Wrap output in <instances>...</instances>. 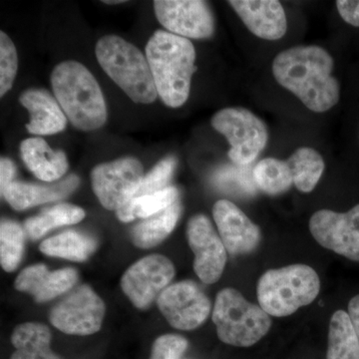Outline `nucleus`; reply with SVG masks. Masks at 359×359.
<instances>
[{
	"label": "nucleus",
	"mask_w": 359,
	"mask_h": 359,
	"mask_svg": "<svg viewBox=\"0 0 359 359\" xmlns=\"http://www.w3.org/2000/svg\"><path fill=\"white\" fill-rule=\"evenodd\" d=\"M327 359H359V337L346 311H335L328 330Z\"/></svg>",
	"instance_id": "obj_23"
},
{
	"label": "nucleus",
	"mask_w": 359,
	"mask_h": 359,
	"mask_svg": "<svg viewBox=\"0 0 359 359\" xmlns=\"http://www.w3.org/2000/svg\"><path fill=\"white\" fill-rule=\"evenodd\" d=\"M176 165L177 161L174 157H168L160 161L146 176H144L131 200L160 192L168 188V184L173 176Z\"/></svg>",
	"instance_id": "obj_31"
},
{
	"label": "nucleus",
	"mask_w": 359,
	"mask_h": 359,
	"mask_svg": "<svg viewBox=\"0 0 359 359\" xmlns=\"http://www.w3.org/2000/svg\"><path fill=\"white\" fill-rule=\"evenodd\" d=\"M79 178L75 175L49 185L14 181L1 195L14 210L23 211L35 205L65 199L79 186Z\"/></svg>",
	"instance_id": "obj_18"
},
{
	"label": "nucleus",
	"mask_w": 359,
	"mask_h": 359,
	"mask_svg": "<svg viewBox=\"0 0 359 359\" xmlns=\"http://www.w3.org/2000/svg\"><path fill=\"white\" fill-rule=\"evenodd\" d=\"M156 16L170 33L184 39H209L214 33V18L207 2L200 0H157Z\"/></svg>",
	"instance_id": "obj_14"
},
{
	"label": "nucleus",
	"mask_w": 359,
	"mask_h": 359,
	"mask_svg": "<svg viewBox=\"0 0 359 359\" xmlns=\"http://www.w3.org/2000/svg\"><path fill=\"white\" fill-rule=\"evenodd\" d=\"M179 196V190L176 187H168L160 192L130 201L116 211V214L118 219L124 223H129L136 219H147L178 202Z\"/></svg>",
	"instance_id": "obj_27"
},
{
	"label": "nucleus",
	"mask_w": 359,
	"mask_h": 359,
	"mask_svg": "<svg viewBox=\"0 0 359 359\" xmlns=\"http://www.w3.org/2000/svg\"><path fill=\"white\" fill-rule=\"evenodd\" d=\"M249 166H224L219 169L212 176V183L219 190L238 197H252L257 192L252 172Z\"/></svg>",
	"instance_id": "obj_30"
},
{
	"label": "nucleus",
	"mask_w": 359,
	"mask_h": 359,
	"mask_svg": "<svg viewBox=\"0 0 359 359\" xmlns=\"http://www.w3.org/2000/svg\"><path fill=\"white\" fill-rule=\"evenodd\" d=\"M51 85L61 109L76 128L93 131L105 124L107 109L102 91L81 63L65 61L56 66Z\"/></svg>",
	"instance_id": "obj_3"
},
{
	"label": "nucleus",
	"mask_w": 359,
	"mask_h": 359,
	"mask_svg": "<svg viewBox=\"0 0 359 359\" xmlns=\"http://www.w3.org/2000/svg\"><path fill=\"white\" fill-rule=\"evenodd\" d=\"M257 188L269 195H280L290 190L294 180L287 162L276 158L259 161L252 169Z\"/></svg>",
	"instance_id": "obj_28"
},
{
	"label": "nucleus",
	"mask_w": 359,
	"mask_h": 359,
	"mask_svg": "<svg viewBox=\"0 0 359 359\" xmlns=\"http://www.w3.org/2000/svg\"><path fill=\"white\" fill-rule=\"evenodd\" d=\"M212 126L231 145L228 155L238 166H250L263 152L269 132L263 120L245 108H224L214 115Z\"/></svg>",
	"instance_id": "obj_7"
},
{
	"label": "nucleus",
	"mask_w": 359,
	"mask_h": 359,
	"mask_svg": "<svg viewBox=\"0 0 359 359\" xmlns=\"http://www.w3.org/2000/svg\"><path fill=\"white\" fill-rule=\"evenodd\" d=\"M86 214L82 208L71 204H59L45 210L41 214L25 222V231L32 240H39L48 231L59 226H70L81 222Z\"/></svg>",
	"instance_id": "obj_25"
},
{
	"label": "nucleus",
	"mask_w": 359,
	"mask_h": 359,
	"mask_svg": "<svg viewBox=\"0 0 359 359\" xmlns=\"http://www.w3.org/2000/svg\"><path fill=\"white\" fill-rule=\"evenodd\" d=\"M297 190L309 193L316 188L325 171V161L313 149L302 147L290 156L287 161Z\"/></svg>",
	"instance_id": "obj_26"
},
{
	"label": "nucleus",
	"mask_w": 359,
	"mask_h": 359,
	"mask_svg": "<svg viewBox=\"0 0 359 359\" xmlns=\"http://www.w3.org/2000/svg\"><path fill=\"white\" fill-rule=\"evenodd\" d=\"M309 231L321 247L359 262V204L346 212L330 210L314 212Z\"/></svg>",
	"instance_id": "obj_11"
},
{
	"label": "nucleus",
	"mask_w": 359,
	"mask_h": 359,
	"mask_svg": "<svg viewBox=\"0 0 359 359\" xmlns=\"http://www.w3.org/2000/svg\"><path fill=\"white\" fill-rule=\"evenodd\" d=\"M320 290V278L313 268L306 264H292L269 269L259 278L257 301L269 316L283 318L311 304Z\"/></svg>",
	"instance_id": "obj_5"
},
{
	"label": "nucleus",
	"mask_w": 359,
	"mask_h": 359,
	"mask_svg": "<svg viewBox=\"0 0 359 359\" xmlns=\"http://www.w3.org/2000/svg\"><path fill=\"white\" fill-rule=\"evenodd\" d=\"M186 233L195 256L196 275L205 285L218 282L226 266L228 252L211 221L205 215H196L189 219Z\"/></svg>",
	"instance_id": "obj_13"
},
{
	"label": "nucleus",
	"mask_w": 359,
	"mask_h": 359,
	"mask_svg": "<svg viewBox=\"0 0 359 359\" xmlns=\"http://www.w3.org/2000/svg\"><path fill=\"white\" fill-rule=\"evenodd\" d=\"M337 7L342 20L348 25L359 27V0H339Z\"/></svg>",
	"instance_id": "obj_34"
},
{
	"label": "nucleus",
	"mask_w": 359,
	"mask_h": 359,
	"mask_svg": "<svg viewBox=\"0 0 359 359\" xmlns=\"http://www.w3.org/2000/svg\"><path fill=\"white\" fill-rule=\"evenodd\" d=\"M18 51L11 39L0 32V96H4L13 87L18 72Z\"/></svg>",
	"instance_id": "obj_32"
},
{
	"label": "nucleus",
	"mask_w": 359,
	"mask_h": 359,
	"mask_svg": "<svg viewBox=\"0 0 359 359\" xmlns=\"http://www.w3.org/2000/svg\"><path fill=\"white\" fill-rule=\"evenodd\" d=\"M121 1H118V0H116V1H105V4H121Z\"/></svg>",
	"instance_id": "obj_37"
},
{
	"label": "nucleus",
	"mask_w": 359,
	"mask_h": 359,
	"mask_svg": "<svg viewBox=\"0 0 359 359\" xmlns=\"http://www.w3.org/2000/svg\"><path fill=\"white\" fill-rule=\"evenodd\" d=\"M20 153L26 167L41 181L54 183L67 172L68 162L65 153L52 150L43 139H26L21 143Z\"/></svg>",
	"instance_id": "obj_20"
},
{
	"label": "nucleus",
	"mask_w": 359,
	"mask_h": 359,
	"mask_svg": "<svg viewBox=\"0 0 359 359\" xmlns=\"http://www.w3.org/2000/svg\"><path fill=\"white\" fill-rule=\"evenodd\" d=\"M48 327L39 323H21L14 328L11 344L15 348L11 359H62L51 349Z\"/></svg>",
	"instance_id": "obj_21"
},
{
	"label": "nucleus",
	"mask_w": 359,
	"mask_h": 359,
	"mask_svg": "<svg viewBox=\"0 0 359 359\" xmlns=\"http://www.w3.org/2000/svg\"><path fill=\"white\" fill-rule=\"evenodd\" d=\"M212 217L231 256L250 254L259 247L262 240L259 226L231 201H218L212 208Z\"/></svg>",
	"instance_id": "obj_15"
},
{
	"label": "nucleus",
	"mask_w": 359,
	"mask_h": 359,
	"mask_svg": "<svg viewBox=\"0 0 359 359\" xmlns=\"http://www.w3.org/2000/svg\"><path fill=\"white\" fill-rule=\"evenodd\" d=\"M175 273L171 259L163 255H150L125 271L121 289L135 308L146 309L169 287Z\"/></svg>",
	"instance_id": "obj_10"
},
{
	"label": "nucleus",
	"mask_w": 359,
	"mask_h": 359,
	"mask_svg": "<svg viewBox=\"0 0 359 359\" xmlns=\"http://www.w3.org/2000/svg\"><path fill=\"white\" fill-rule=\"evenodd\" d=\"M143 178V166L134 158L104 163L91 172L93 192L101 205L110 211H118L126 205Z\"/></svg>",
	"instance_id": "obj_9"
},
{
	"label": "nucleus",
	"mask_w": 359,
	"mask_h": 359,
	"mask_svg": "<svg viewBox=\"0 0 359 359\" xmlns=\"http://www.w3.org/2000/svg\"><path fill=\"white\" fill-rule=\"evenodd\" d=\"M146 57L163 102L172 108L183 105L188 100L196 70L192 42L173 33L158 30L146 46Z\"/></svg>",
	"instance_id": "obj_2"
},
{
	"label": "nucleus",
	"mask_w": 359,
	"mask_h": 359,
	"mask_svg": "<svg viewBox=\"0 0 359 359\" xmlns=\"http://www.w3.org/2000/svg\"><path fill=\"white\" fill-rule=\"evenodd\" d=\"M182 205L178 202L164 211L144 219L131 231V240L137 248L152 249L171 235L181 216Z\"/></svg>",
	"instance_id": "obj_22"
},
{
	"label": "nucleus",
	"mask_w": 359,
	"mask_h": 359,
	"mask_svg": "<svg viewBox=\"0 0 359 359\" xmlns=\"http://www.w3.org/2000/svg\"><path fill=\"white\" fill-rule=\"evenodd\" d=\"M25 252V231L13 221H2L0 226V264L7 273L20 266Z\"/></svg>",
	"instance_id": "obj_29"
},
{
	"label": "nucleus",
	"mask_w": 359,
	"mask_h": 359,
	"mask_svg": "<svg viewBox=\"0 0 359 359\" xmlns=\"http://www.w3.org/2000/svg\"><path fill=\"white\" fill-rule=\"evenodd\" d=\"M78 273L73 268L50 271L45 264H33L23 269L14 282L18 292L32 295L36 302H46L74 289Z\"/></svg>",
	"instance_id": "obj_17"
},
{
	"label": "nucleus",
	"mask_w": 359,
	"mask_h": 359,
	"mask_svg": "<svg viewBox=\"0 0 359 359\" xmlns=\"http://www.w3.org/2000/svg\"><path fill=\"white\" fill-rule=\"evenodd\" d=\"M188 346V340L182 335H161L153 344L149 359H181Z\"/></svg>",
	"instance_id": "obj_33"
},
{
	"label": "nucleus",
	"mask_w": 359,
	"mask_h": 359,
	"mask_svg": "<svg viewBox=\"0 0 359 359\" xmlns=\"http://www.w3.org/2000/svg\"><path fill=\"white\" fill-rule=\"evenodd\" d=\"M96 247V241L89 236L76 231H67L46 238L40 244L39 250L46 256L84 262L93 254Z\"/></svg>",
	"instance_id": "obj_24"
},
{
	"label": "nucleus",
	"mask_w": 359,
	"mask_h": 359,
	"mask_svg": "<svg viewBox=\"0 0 359 359\" xmlns=\"http://www.w3.org/2000/svg\"><path fill=\"white\" fill-rule=\"evenodd\" d=\"M96 56L108 76L135 103L150 104L157 98L154 78L147 58L133 44L107 35L96 45Z\"/></svg>",
	"instance_id": "obj_4"
},
{
	"label": "nucleus",
	"mask_w": 359,
	"mask_h": 359,
	"mask_svg": "<svg viewBox=\"0 0 359 359\" xmlns=\"http://www.w3.org/2000/svg\"><path fill=\"white\" fill-rule=\"evenodd\" d=\"M348 316L359 337V294L349 301Z\"/></svg>",
	"instance_id": "obj_36"
},
{
	"label": "nucleus",
	"mask_w": 359,
	"mask_h": 359,
	"mask_svg": "<svg viewBox=\"0 0 359 359\" xmlns=\"http://www.w3.org/2000/svg\"><path fill=\"white\" fill-rule=\"evenodd\" d=\"M20 103L30 113L26 128L32 134L52 135L65 129L67 120L56 99L41 89H30L20 96Z\"/></svg>",
	"instance_id": "obj_19"
},
{
	"label": "nucleus",
	"mask_w": 359,
	"mask_h": 359,
	"mask_svg": "<svg viewBox=\"0 0 359 359\" xmlns=\"http://www.w3.org/2000/svg\"><path fill=\"white\" fill-rule=\"evenodd\" d=\"M212 321L222 342L229 346L250 347L268 334L271 316L257 304L245 299L238 290L226 287L217 294Z\"/></svg>",
	"instance_id": "obj_6"
},
{
	"label": "nucleus",
	"mask_w": 359,
	"mask_h": 359,
	"mask_svg": "<svg viewBox=\"0 0 359 359\" xmlns=\"http://www.w3.org/2000/svg\"><path fill=\"white\" fill-rule=\"evenodd\" d=\"M106 306L103 299L89 285L71 290L49 314L54 327L69 335H91L101 330Z\"/></svg>",
	"instance_id": "obj_8"
},
{
	"label": "nucleus",
	"mask_w": 359,
	"mask_h": 359,
	"mask_svg": "<svg viewBox=\"0 0 359 359\" xmlns=\"http://www.w3.org/2000/svg\"><path fill=\"white\" fill-rule=\"evenodd\" d=\"M334 59L316 45L280 52L273 63L276 81L294 93L309 110L327 112L339 101L340 88L332 76Z\"/></svg>",
	"instance_id": "obj_1"
},
{
	"label": "nucleus",
	"mask_w": 359,
	"mask_h": 359,
	"mask_svg": "<svg viewBox=\"0 0 359 359\" xmlns=\"http://www.w3.org/2000/svg\"><path fill=\"white\" fill-rule=\"evenodd\" d=\"M157 304L170 325L179 330L201 327L212 309L209 297L191 280L170 285L158 297Z\"/></svg>",
	"instance_id": "obj_12"
},
{
	"label": "nucleus",
	"mask_w": 359,
	"mask_h": 359,
	"mask_svg": "<svg viewBox=\"0 0 359 359\" xmlns=\"http://www.w3.org/2000/svg\"><path fill=\"white\" fill-rule=\"evenodd\" d=\"M229 4L252 34L266 40L285 36L287 22L285 9L276 0H231Z\"/></svg>",
	"instance_id": "obj_16"
},
{
	"label": "nucleus",
	"mask_w": 359,
	"mask_h": 359,
	"mask_svg": "<svg viewBox=\"0 0 359 359\" xmlns=\"http://www.w3.org/2000/svg\"><path fill=\"white\" fill-rule=\"evenodd\" d=\"M15 166L13 161L7 159V158H1L0 161V189L1 193L6 191L7 187L14 182V176H15Z\"/></svg>",
	"instance_id": "obj_35"
}]
</instances>
